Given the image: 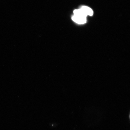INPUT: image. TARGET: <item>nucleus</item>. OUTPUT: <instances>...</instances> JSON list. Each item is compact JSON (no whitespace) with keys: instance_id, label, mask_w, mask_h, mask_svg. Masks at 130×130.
Masks as SVG:
<instances>
[{"instance_id":"f257e3e1","label":"nucleus","mask_w":130,"mask_h":130,"mask_svg":"<svg viewBox=\"0 0 130 130\" xmlns=\"http://www.w3.org/2000/svg\"><path fill=\"white\" fill-rule=\"evenodd\" d=\"M72 19L74 22L79 24H84L86 22V18H82L73 15Z\"/></svg>"},{"instance_id":"f03ea898","label":"nucleus","mask_w":130,"mask_h":130,"mask_svg":"<svg viewBox=\"0 0 130 130\" xmlns=\"http://www.w3.org/2000/svg\"><path fill=\"white\" fill-rule=\"evenodd\" d=\"M87 16H92L93 14L92 9L90 7L86 6H82L80 8Z\"/></svg>"},{"instance_id":"7ed1b4c3","label":"nucleus","mask_w":130,"mask_h":130,"mask_svg":"<svg viewBox=\"0 0 130 130\" xmlns=\"http://www.w3.org/2000/svg\"><path fill=\"white\" fill-rule=\"evenodd\" d=\"M74 15L82 18H86L87 16L80 9L75 10L73 11Z\"/></svg>"}]
</instances>
